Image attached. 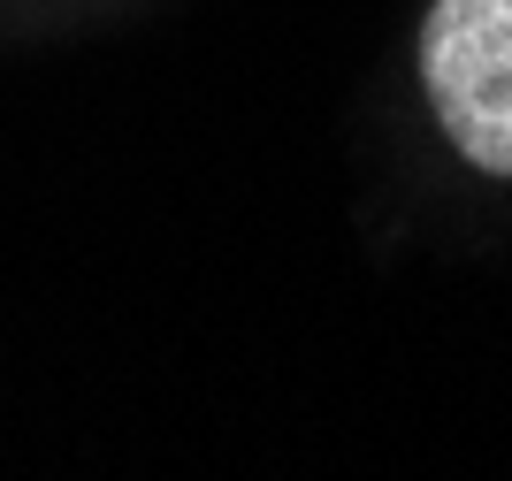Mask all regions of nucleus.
Masks as SVG:
<instances>
[{"label":"nucleus","mask_w":512,"mask_h":481,"mask_svg":"<svg viewBox=\"0 0 512 481\" xmlns=\"http://www.w3.org/2000/svg\"><path fill=\"white\" fill-rule=\"evenodd\" d=\"M421 69L444 138L474 168L512 176V0H436Z\"/></svg>","instance_id":"obj_1"}]
</instances>
